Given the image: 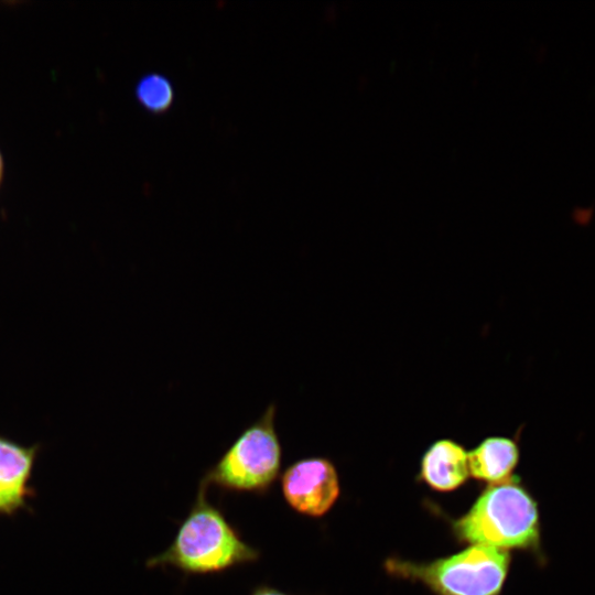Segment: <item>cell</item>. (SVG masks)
Instances as JSON below:
<instances>
[{
  "mask_svg": "<svg viewBox=\"0 0 595 595\" xmlns=\"http://www.w3.org/2000/svg\"><path fill=\"white\" fill-rule=\"evenodd\" d=\"M2 172H3V161H2V156L0 154V182H1V178H2Z\"/></svg>",
  "mask_w": 595,
  "mask_h": 595,
  "instance_id": "11",
  "label": "cell"
},
{
  "mask_svg": "<svg viewBox=\"0 0 595 595\" xmlns=\"http://www.w3.org/2000/svg\"><path fill=\"white\" fill-rule=\"evenodd\" d=\"M419 476L434 490H454L470 476L468 452L454 440H437L424 452Z\"/></svg>",
  "mask_w": 595,
  "mask_h": 595,
  "instance_id": "7",
  "label": "cell"
},
{
  "mask_svg": "<svg viewBox=\"0 0 595 595\" xmlns=\"http://www.w3.org/2000/svg\"><path fill=\"white\" fill-rule=\"evenodd\" d=\"M250 595H290L268 584H260L252 589Z\"/></svg>",
  "mask_w": 595,
  "mask_h": 595,
  "instance_id": "10",
  "label": "cell"
},
{
  "mask_svg": "<svg viewBox=\"0 0 595 595\" xmlns=\"http://www.w3.org/2000/svg\"><path fill=\"white\" fill-rule=\"evenodd\" d=\"M280 484L288 506L313 518L327 513L340 491L336 467L325 457H306L292 463L281 474Z\"/></svg>",
  "mask_w": 595,
  "mask_h": 595,
  "instance_id": "5",
  "label": "cell"
},
{
  "mask_svg": "<svg viewBox=\"0 0 595 595\" xmlns=\"http://www.w3.org/2000/svg\"><path fill=\"white\" fill-rule=\"evenodd\" d=\"M207 488L197 495L172 543L145 561L148 569L171 566L186 575L221 573L257 562L260 551L241 538L223 510L208 501Z\"/></svg>",
  "mask_w": 595,
  "mask_h": 595,
  "instance_id": "1",
  "label": "cell"
},
{
  "mask_svg": "<svg viewBox=\"0 0 595 595\" xmlns=\"http://www.w3.org/2000/svg\"><path fill=\"white\" fill-rule=\"evenodd\" d=\"M454 531L459 540L470 544L506 551L533 548L540 538L537 502L510 478L486 488L454 522Z\"/></svg>",
  "mask_w": 595,
  "mask_h": 595,
  "instance_id": "2",
  "label": "cell"
},
{
  "mask_svg": "<svg viewBox=\"0 0 595 595\" xmlns=\"http://www.w3.org/2000/svg\"><path fill=\"white\" fill-rule=\"evenodd\" d=\"M136 97L148 111L161 113L173 104L174 88L171 80L164 75L149 73L137 83Z\"/></svg>",
  "mask_w": 595,
  "mask_h": 595,
  "instance_id": "9",
  "label": "cell"
},
{
  "mask_svg": "<svg viewBox=\"0 0 595 595\" xmlns=\"http://www.w3.org/2000/svg\"><path fill=\"white\" fill-rule=\"evenodd\" d=\"M518 443L506 436H489L468 452L469 475L490 485L509 480L519 462Z\"/></svg>",
  "mask_w": 595,
  "mask_h": 595,
  "instance_id": "8",
  "label": "cell"
},
{
  "mask_svg": "<svg viewBox=\"0 0 595 595\" xmlns=\"http://www.w3.org/2000/svg\"><path fill=\"white\" fill-rule=\"evenodd\" d=\"M40 445H23L0 434V516H13L34 496L30 485Z\"/></svg>",
  "mask_w": 595,
  "mask_h": 595,
  "instance_id": "6",
  "label": "cell"
},
{
  "mask_svg": "<svg viewBox=\"0 0 595 595\" xmlns=\"http://www.w3.org/2000/svg\"><path fill=\"white\" fill-rule=\"evenodd\" d=\"M510 565L506 550L472 544L428 563L389 559L390 574L419 581L437 595H499Z\"/></svg>",
  "mask_w": 595,
  "mask_h": 595,
  "instance_id": "4",
  "label": "cell"
},
{
  "mask_svg": "<svg viewBox=\"0 0 595 595\" xmlns=\"http://www.w3.org/2000/svg\"><path fill=\"white\" fill-rule=\"evenodd\" d=\"M277 405L270 403L245 428L199 484L226 491L266 495L281 474L282 445L275 428Z\"/></svg>",
  "mask_w": 595,
  "mask_h": 595,
  "instance_id": "3",
  "label": "cell"
}]
</instances>
